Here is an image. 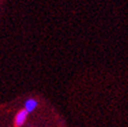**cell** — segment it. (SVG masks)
I'll return each mask as SVG.
<instances>
[{
  "instance_id": "6da1fadb",
  "label": "cell",
  "mask_w": 128,
  "mask_h": 127,
  "mask_svg": "<svg viewBox=\"0 0 128 127\" xmlns=\"http://www.w3.org/2000/svg\"><path fill=\"white\" fill-rule=\"evenodd\" d=\"M28 112L26 110H21L20 112H19L16 117H15V120H14V123H15V126L16 127H21L25 121H26L27 119V116H28Z\"/></svg>"
},
{
  "instance_id": "7a4b0ae2",
  "label": "cell",
  "mask_w": 128,
  "mask_h": 127,
  "mask_svg": "<svg viewBox=\"0 0 128 127\" xmlns=\"http://www.w3.org/2000/svg\"><path fill=\"white\" fill-rule=\"evenodd\" d=\"M38 106V102L36 100L30 98V99H27L25 101V104H24V110H26L28 112H31L36 110V107Z\"/></svg>"
}]
</instances>
